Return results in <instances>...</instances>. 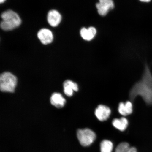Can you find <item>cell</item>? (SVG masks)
<instances>
[{
	"mask_svg": "<svg viewBox=\"0 0 152 152\" xmlns=\"http://www.w3.org/2000/svg\"><path fill=\"white\" fill-rule=\"evenodd\" d=\"M50 102L56 107L61 108L65 105L66 100L60 93H54L51 97Z\"/></svg>",
	"mask_w": 152,
	"mask_h": 152,
	"instance_id": "10",
	"label": "cell"
},
{
	"mask_svg": "<svg viewBox=\"0 0 152 152\" xmlns=\"http://www.w3.org/2000/svg\"><path fill=\"white\" fill-rule=\"evenodd\" d=\"M61 15L56 10H51L48 14V22L53 27L58 26L61 21Z\"/></svg>",
	"mask_w": 152,
	"mask_h": 152,
	"instance_id": "8",
	"label": "cell"
},
{
	"mask_svg": "<svg viewBox=\"0 0 152 152\" xmlns=\"http://www.w3.org/2000/svg\"><path fill=\"white\" fill-rule=\"evenodd\" d=\"M118 112L121 115L126 116L130 115L133 112V104L131 101L125 103L121 102L118 106Z\"/></svg>",
	"mask_w": 152,
	"mask_h": 152,
	"instance_id": "11",
	"label": "cell"
},
{
	"mask_svg": "<svg viewBox=\"0 0 152 152\" xmlns=\"http://www.w3.org/2000/svg\"><path fill=\"white\" fill-rule=\"evenodd\" d=\"M113 125L114 127L121 131L126 130L128 125V120L124 117L120 119H115L113 121Z\"/></svg>",
	"mask_w": 152,
	"mask_h": 152,
	"instance_id": "13",
	"label": "cell"
},
{
	"mask_svg": "<svg viewBox=\"0 0 152 152\" xmlns=\"http://www.w3.org/2000/svg\"><path fill=\"white\" fill-rule=\"evenodd\" d=\"M113 147V144L111 141L104 140L100 143L101 152H112Z\"/></svg>",
	"mask_w": 152,
	"mask_h": 152,
	"instance_id": "15",
	"label": "cell"
},
{
	"mask_svg": "<svg viewBox=\"0 0 152 152\" xmlns=\"http://www.w3.org/2000/svg\"><path fill=\"white\" fill-rule=\"evenodd\" d=\"M139 1L142 2L149 3L150 2H151L152 0H139Z\"/></svg>",
	"mask_w": 152,
	"mask_h": 152,
	"instance_id": "16",
	"label": "cell"
},
{
	"mask_svg": "<svg viewBox=\"0 0 152 152\" xmlns=\"http://www.w3.org/2000/svg\"><path fill=\"white\" fill-rule=\"evenodd\" d=\"M96 33V28L90 27L88 28H83L81 30L80 35L85 40L90 41L94 39Z\"/></svg>",
	"mask_w": 152,
	"mask_h": 152,
	"instance_id": "12",
	"label": "cell"
},
{
	"mask_svg": "<svg viewBox=\"0 0 152 152\" xmlns=\"http://www.w3.org/2000/svg\"><path fill=\"white\" fill-rule=\"evenodd\" d=\"M115 152H137L135 148L131 147L126 142L120 143L116 148Z\"/></svg>",
	"mask_w": 152,
	"mask_h": 152,
	"instance_id": "14",
	"label": "cell"
},
{
	"mask_svg": "<svg viewBox=\"0 0 152 152\" xmlns=\"http://www.w3.org/2000/svg\"><path fill=\"white\" fill-rule=\"evenodd\" d=\"M111 110L107 106L100 104L95 110V115L99 120L104 121L109 118Z\"/></svg>",
	"mask_w": 152,
	"mask_h": 152,
	"instance_id": "6",
	"label": "cell"
},
{
	"mask_svg": "<svg viewBox=\"0 0 152 152\" xmlns=\"http://www.w3.org/2000/svg\"><path fill=\"white\" fill-rule=\"evenodd\" d=\"M98 12L102 16L107 14L110 10L114 7V4L113 0H99V2L96 4Z\"/></svg>",
	"mask_w": 152,
	"mask_h": 152,
	"instance_id": "5",
	"label": "cell"
},
{
	"mask_svg": "<svg viewBox=\"0 0 152 152\" xmlns=\"http://www.w3.org/2000/svg\"><path fill=\"white\" fill-rule=\"evenodd\" d=\"M17 83L15 76L9 72L2 73L0 77V89L3 92H14Z\"/></svg>",
	"mask_w": 152,
	"mask_h": 152,
	"instance_id": "3",
	"label": "cell"
},
{
	"mask_svg": "<svg viewBox=\"0 0 152 152\" xmlns=\"http://www.w3.org/2000/svg\"><path fill=\"white\" fill-rule=\"evenodd\" d=\"M2 21L1 27L5 31H10L18 27L21 23V20L19 15L14 11L8 10L1 15Z\"/></svg>",
	"mask_w": 152,
	"mask_h": 152,
	"instance_id": "2",
	"label": "cell"
},
{
	"mask_svg": "<svg viewBox=\"0 0 152 152\" xmlns=\"http://www.w3.org/2000/svg\"><path fill=\"white\" fill-rule=\"evenodd\" d=\"M5 1V0H0V2L1 3L4 2Z\"/></svg>",
	"mask_w": 152,
	"mask_h": 152,
	"instance_id": "17",
	"label": "cell"
},
{
	"mask_svg": "<svg viewBox=\"0 0 152 152\" xmlns=\"http://www.w3.org/2000/svg\"><path fill=\"white\" fill-rule=\"evenodd\" d=\"M138 96L141 97L148 105L152 104V75L147 65H146L140 80L136 83L129 93V98L132 102Z\"/></svg>",
	"mask_w": 152,
	"mask_h": 152,
	"instance_id": "1",
	"label": "cell"
},
{
	"mask_svg": "<svg viewBox=\"0 0 152 152\" xmlns=\"http://www.w3.org/2000/svg\"><path fill=\"white\" fill-rule=\"evenodd\" d=\"M37 37L42 43L47 45L52 42L53 35L52 32L47 28H42L37 34Z\"/></svg>",
	"mask_w": 152,
	"mask_h": 152,
	"instance_id": "7",
	"label": "cell"
},
{
	"mask_svg": "<svg viewBox=\"0 0 152 152\" xmlns=\"http://www.w3.org/2000/svg\"><path fill=\"white\" fill-rule=\"evenodd\" d=\"M77 137L80 143L83 147L91 145L96 138L94 132L88 128L78 129L77 131Z\"/></svg>",
	"mask_w": 152,
	"mask_h": 152,
	"instance_id": "4",
	"label": "cell"
},
{
	"mask_svg": "<svg viewBox=\"0 0 152 152\" xmlns=\"http://www.w3.org/2000/svg\"><path fill=\"white\" fill-rule=\"evenodd\" d=\"M64 92L68 96H73L74 91L77 92L79 90L78 86L77 83L70 80H66L63 84Z\"/></svg>",
	"mask_w": 152,
	"mask_h": 152,
	"instance_id": "9",
	"label": "cell"
}]
</instances>
